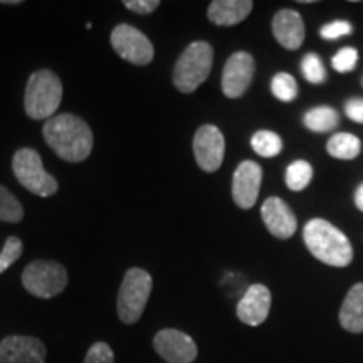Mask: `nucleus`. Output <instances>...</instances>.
<instances>
[{
    "label": "nucleus",
    "mask_w": 363,
    "mask_h": 363,
    "mask_svg": "<svg viewBox=\"0 0 363 363\" xmlns=\"http://www.w3.org/2000/svg\"><path fill=\"white\" fill-rule=\"evenodd\" d=\"M43 135L52 152L66 162H83L93 150V131L83 118L71 113H62L45 121Z\"/></svg>",
    "instance_id": "nucleus-1"
},
{
    "label": "nucleus",
    "mask_w": 363,
    "mask_h": 363,
    "mask_svg": "<svg viewBox=\"0 0 363 363\" xmlns=\"http://www.w3.org/2000/svg\"><path fill=\"white\" fill-rule=\"evenodd\" d=\"M306 247L318 261L328 266L347 267L353 259V247L342 230L325 219H313L303 230Z\"/></svg>",
    "instance_id": "nucleus-2"
},
{
    "label": "nucleus",
    "mask_w": 363,
    "mask_h": 363,
    "mask_svg": "<svg viewBox=\"0 0 363 363\" xmlns=\"http://www.w3.org/2000/svg\"><path fill=\"white\" fill-rule=\"evenodd\" d=\"M62 99V83L49 69L35 71L26 86L24 110L33 120H51Z\"/></svg>",
    "instance_id": "nucleus-3"
},
{
    "label": "nucleus",
    "mask_w": 363,
    "mask_h": 363,
    "mask_svg": "<svg viewBox=\"0 0 363 363\" xmlns=\"http://www.w3.org/2000/svg\"><path fill=\"white\" fill-rule=\"evenodd\" d=\"M214 62V49L206 40L192 43L180 54L174 67V86L180 93H194L208 78Z\"/></svg>",
    "instance_id": "nucleus-4"
},
{
    "label": "nucleus",
    "mask_w": 363,
    "mask_h": 363,
    "mask_svg": "<svg viewBox=\"0 0 363 363\" xmlns=\"http://www.w3.org/2000/svg\"><path fill=\"white\" fill-rule=\"evenodd\" d=\"M152 288V276L147 271L140 269V267H131V269L126 271L123 283H121L120 291H118L116 303L118 316L123 323H138L145 308H147Z\"/></svg>",
    "instance_id": "nucleus-5"
},
{
    "label": "nucleus",
    "mask_w": 363,
    "mask_h": 363,
    "mask_svg": "<svg viewBox=\"0 0 363 363\" xmlns=\"http://www.w3.org/2000/svg\"><path fill=\"white\" fill-rule=\"evenodd\" d=\"M12 170L22 187L39 197H49L57 192V180L44 170L43 158L33 148L17 150L12 160Z\"/></svg>",
    "instance_id": "nucleus-6"
},
{
    "label": "nucleus",
    "mask_w": 363,
    "mask_h": 363,
    "mask_svg": "<svg viewBox=\"0 0 363 363\" xmlns=\"http://www.w3.org/2000/svg\"><path fill=\"white\" fill-rule=\"evenodd\" d=\"M22 284L33 296L49 299L67 286V271L56 261H33L22 272Z\"/></svg>",
    "instance_id": "nucleus-7"
},
{
    "label": "nucleus",
    "mask_w": 363,
    "mask_h": 363,
    "mask_svg": "<svg viewBox=\"0 0 363 363\" xmlns=\"http://www.w3.org/2000/svg\"><path fill=\"white\" fill-rule=\"evenodd\" d=\"M111 45L118 56L135 66H147L155 56V49L150 39L130 24H120L113 29Z\"/></svg>",
    "instance_id": "nucleus-8"
},
{
    "label": "nucleus",
    "mask_w": 363,
    "mask_h": 363,
    "mask_svg": "<svg viewBox=\"0 0 363 363\" xmlns=\"http://www.w3.org/2000/svg\"><path fill=\"white\" fill-rule=\"evenodd\" d=\"M225 140L214 125H203L194 136V155L203 172H217L224 162Z\"/></svg>",
    "instance_id": "nucleus-9"
},
{
    "label": "nucleus",
    "mask_w": 363,
    "mask_h": 363,
    "mask_svg": "<svg viewBox=\"0 0 363 363\" xmlns=\"http://www.w3.org/2000/svg\"><path fill=\"white\" fill-rule=\"evenodd\" d=\"M153 348L167 363H194L199 355L194 338L175 328L158 331L153 338Z\"/></svg>",
    "instance_id": "nucleus-10"
},
{
    "label": "nucleus",
    "mask_w": 363,
    "mask_h": 363,
    "mask_svg": "<svg viewBox=\"0 0 363 363\" xmlns=\"http://www.w3.org/2000/svg\"><path fill=\"white\" fill-rule=\"evenodd\" d=\"M256 62L249 52L239 51L227 59L222 71V91L227 98H240L252 83Z\"/></svg>",
    "instance_id": "nucleus-11"
},
{
    "label": "nucleus",
    "mask_w": 363,
    "mask_h": 363,
    "mask_svg": "<svg viewBox=\"0 0 363 363\" xmlns=\"http://www.w3.org/2000/svg\"><path fill=\"white\" fill-rule=\"evenodd\" d=\"M262 182V169L256 162L246 160L235 169L233 177V199L235 206L244 208L254 207Z\"/></svg>",
    "instance_id": "nucleus-12"
},
{
    "label": "nucleus",
    "mask_w": 363,
    "mask_h": 363,
    "mask_svg": "<svg viewBox=\"0 0 363 363\" xmlns=\"http://www.w3.org/2000/svg\"><path fill=\"white\" fill-rule=\"evenodd\" d=\"M0 363H45V347L40 340L12 335L0 342Z\"/></svg>",
    "instance_id": "nucleus-13"
},
{
    "label": "nucleus",
    "mask_w": 363,
    "mask_h": 363,
    "mask_svg": "<svg viewBox=\"0 0 363 363\" xmlns=\"http://www.w3.org/2000/svg\"><path fill=\"white\" fill-rule=\"evenodd\" d=\"M261 216L267 230L278 239H289L296 233L298 220L296 216L289 208L283 199L269 197L266 199L261 207Z\"/></svg>",
    "instance_id": "nucleus-14"
},
{
    "label": "nucleus",
    "mask_w": 363,
    "mask_h": 363,
    "mask_svg": "<svg viewBox=\"0 0 363 363\" xmlns=\"http://www.w3.org/2000/svg\"><path fill=\"white\" fill-rule=\"evenodd\" d=\"M271 311V291L264 284L249 286L238 303V318L244 325L259 326Z\"/></svg>",
    "instance_id": "nucleus-15"
},
{
    "label": "nucleus",
    "mask_w": 363,
    "mask_h": 363,
    "mask_svg": "<svg viewBox=\"0 0 363 363\" xmlns=\"http://www.w3.org/2000/svg\"><path fill=\"white\" fill-rule=\"evenodd\" d=\"M272 34L283 48L294 51L305 40V22L293 9H283L272 19Z\"/></svg>",
    "instance_id": "nucleus-16"
},
{
    "label": "nucleus",
    "mask_w": 363,
    "mask_h": 363,
    "mask_svg": "<svg viewBox=\"0 0 363 363\" xmlns=\"http://www.w3.org/2000/svg\"><path fill=\"white\" fill-rule=\"evenodd\" d=\"M252 7L251 0H214L207 9V16L212 24L230 27L246 19Z\"/></svg>",
    "instance_id": "nucleus-17"
},
{
    "label": "nucleus",
    "mask_w": 363,
    "mask_h": 363,
    "mask_svg": "<svg viewBox=\"0 0 363 363\" xmlns=\"http://www.w3.org/2000/svg\"><path fill=\"white\" fill-rule=\"evenodd\" d=\"M340 325L350 333H363V283L352 286L340 308Z\"/></svg>",
    "instance_id": "nucleus-18"
},
{
    "label": "nucleus",
    "mask_w": 363,
    "mask_h": 363,
    "mask_svg": "<svg viewBox=\"0 0 363 363\" xmlns=\"http://www.w3.org/2000/svg\"><path fill=\"white\" fill-rule=\"evenodd\" d=\"M326 150L333 158L338 160H353L360 155V140L352 133H337L333 135L326 143Z\"/></svg>",
    "instance_id": "nucleus-19"
},
{
    "label": "nucleus",
    "mask_w": 363,
    "mask_h": 363,
    "mask_svg": "<svg viewBox=\"0 0 363 363\" xmlns=\"http://www.w3.org/2000/svg\"><path fill=\"white\" fill-rule=\"evenodd\" d=\"M338 121V113L330 106H316L305 115V126L316 133H326L337 128Z\"/></svg>",
    "instance_id": "nucleus-20"
},
{
    "label": "nucleus",
    "mask_w": 363,
    "mask_h": 363,
    "mask_svg": "<svg viewBox=\"0 0 363 363\" xmlns=\"http://www.w3.org/2000/svg\"><path fill=\"white\" fill-rule=\"evenodd\" d=\"M251 147L259 157L272 158L279 155L281 150H283V140H281V136L278 133H274V131L261 130L252 135Z\"/></svg>",
    "instance_id": "nucleus-21"
},
{
    "label": "nucleus",
    "mask_w": 363,
    "mask_h": 363,
    "mask_svg": "<svg viewBox=\"0 0 363 363\" xmlns=\"http://www.w3.org/2000/svg\"><path fill=\"white\" fill-rule=\"evenodd\" d=\"M313 179V167L305 160H296L286 170V185L293 192L305 190Z\"/></svg>",
    "instance_id": "nucleus-22"
},
{
    "label": "nucleus",
    "mask_w": 363,
    "mask_h": 363,
    "mask_svg": "<svg viewBox=\"0 0 363 363\" xmlns=\"http://www.w3.org/2000/svg\"><path fill=\"white\" fill-rule=\"evenodd\" d=\"M22 217H24L22 203L17 201L16 195H12L11 190L0 185V220L17 224L22 220Z\"/></svg>",
    "instance_id": "nucleus-23"
},
{
    "label": "nucleus",
    "mask_w": 363,
    "mask_h": 363,
    "mask_svg": "<svg viewBox=\"0 0 363 363\" xmlns=\"http://www.w3.org/2000/svg\"><path fill=\"white\" fill-rule=\"evenodd\" d=\"M271 91L279 101L291 103L298 96V83L288 72H278L271 81Z\"/></svg>",
    "instance_id": "nucleus-24"
},
{
    "label": "nucleus",
    "mask_w": 363,
    "mask_h": 363,
    "mask_svg": "<svg viewBox=\"0 0 363 363\" xmlns=\"http://www.w3.org/2000/svg\"><path fill=\"white\" fill-rule=\"evenodd\" d=\"M301 71H303V76H305V79L308 81V83L321 84L326 81L325 65L318 54L311 52V54H306V56L303 57Z\"/></svg>",
    "instance_id": "nucleus-25"
},
{
    "label": "nucleus",
    "mask_w": 363,
    "mask_h": 363,
    "mask_svg": "<svg viewBox=\"0 0 363 363\" xmlns=\"http://www.w3.org/2000/svg\"><path fill=\"white\" fill-rule=\"evenodd\" d=\"M22 251H24V244L19 238L16 235H11L4 244L2 252H0V274L6 272L9 267H11L13 262H16L22 256Z\"/></svg>",
    "instance_id": "nucleus-26"
},
{
    "label": "nucleus",
    "mask_w": 363,
    "mask_h": 363,
    "mask_svg": "<svg viewBox=\"0 0 363 363\" xmlns=\"http://www.w3.org/2000/svg\"><path fill=\"white\" fill-rule=\"evenodd\" d=\"M358 61V52L355 48H343L333 56V61H331V66H333L335 71L342 72H350L355 69Z\"/></svg>",
    "instance_id": "nucleus-27"
},
{
    "label": "nucleus",
    "mask_w": 363,
    "mask_h": 363,
    "mask_svg": "<svg viewBox=\"0 0 363 363\" xmlns=\"http://www.w3.org/2000/svg\"><path fill=\"white\" fill-rule=\"evenodd\" d=\"M84 363H115V353L104 342L94 343L84 357Z\"/></svg>",
    "instance_id": "nucleus-28"
},
{
    "label": "nucleus",
    "mask_w": 363,
    "mask_h": 363,
    "mask_svg": "<svg viewBox=\"0 0 363 363\" xmlns=\"http://www.w3.org/2000/svg\"><path fill=\"white\" fill-rule=\"evenodd\" d=\"M353 27L350 22L347 21H333L330 22V24H326L321 27V38L326 39V40H335V39H340V38H345V35L352 34Z\"/></svg>",
    "instance_id": "nucleus-29"
},
{
    "label": "nucleus",
    "mask_w": 363,
    "mask_h": 363,
    "mask_svg": "<svg viewBox=\"0 0 363 363\" xmlns=\"http://www.w3.org/2000/svg\"><path fill=\"white\" fill-rule=\"evenodd\" d=\"M123 6L131 12L147 16V13L157 11L160 7V2L158 0H123Z\"/></svg>",
    "instance_id": "nucleus-30"
},
{
    "label": "nucleus",
    "mask_w": 363,
    "mask_h": 363,
    "mask_svg": "<svg viewBox=\"0 0 363 363\" xmlns=\"http://www.w3.org/2000/svg\"><path fill=\"white\" fill-rule=\"evenodd\" d=\"M345 113L355 123H363V99L355 98L345 104Z\"/></svg>",
    "instance_id": "nucleus-31"
},
{
    "label": "nucleus",
    "mask_w": 363,
    "mask_h": 363,
    "mask_svg": "<svg viewBox=\"0 0 363 363\" xmlns=\"http://www.w3.org/2000/svg\"><path fill=\"white\" fill-rule=\"evenodd\" d=\"M355 206L358 207V211L363 212V184L357 189L355 192Z\"/></svg>",
    "instance_id": "nucleus-32"
},
{
    "label": "nucleus",
    "mask_w": 363,
    "mask_h": 363,
    "mask_svg": "<svg viewBox=\"0 0 363 363\" xmlns=\"http://www.w3.org/2000/svg\"><path fill=\"white\" fill-rule=\"evenodd\" d=\"M2 6H19L21 0H0Z\"/></svg>",
    "instance_id": "nucleus-33"
}]
</instances>
